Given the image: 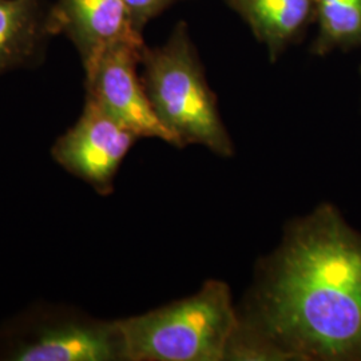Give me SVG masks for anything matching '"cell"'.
I'll return each mask as SVG.
<instances>
[{
	"mask_svg": "<svg viewBox=\"0 0 361 361\" xmlns=\"http://www.w3.org/2000/svg\"><path fill=\"white\" fill-rule=\"evenodd\" d=\"M238 320L292 361H361V233L329 204L293 221Z\"/></svg>",
	"mask_w": 361,
	"mask_h": 361,
	"instance_id": "1",
	"label": "cell"
},
{
	"mask_svg": "<svg viewBox=\"0 0 361 361\" xmlns=\"http://www.w3.org/2000/svg\"><path fill=\"white\" fill-rule=\"evenodd\" d=\"M141 66L143 86L155 114L177 147L201 145L214 154L233 155L232 138L183 20L164 44L145 47Z\"/></svg>",
	"mask_w": 361,
	"mask_h": 361,
	"instance_id": "2",
	"label": "cell"
},
{
	"mask_svg": "<svg viewBox=\"0 0 361 361\" xmlns=\"http://www.w3.org/2000/svg\"><path fill=\"white\" fill-rule=\"evenodd\" d=\"M116 322L125 361H222L238 310L229 286L210 280L195 295Z\"/></svg>",
	"mask_w": 361,
	"mask_h": 361,
	"instance_id": "3",
	"label": "cell"
},
{
	"mask_svg": "<svg viewBox=\"0 0 361 361\" xmlns=\"http://www.w3.org/2000/svg\"><path fill=\"white\" fill-rule=\"evenodd\" d=\"M0 361H125L116 322L34 304L0 325Z\"/></svg>",
	"mask_w": 361,
	"mask_h": 361,
	"instance_id": "4",
	"label": "cell"
},
{
	"mask_svg": "<svg viewBox=\"0 0 361 361\" xmlns=\"http://www.w3.org/2000/svg\"><path fill=\"white\" fill-rule=\"evenodd\" d=\"M145 40H125L106 49L85 70L86 98L140 138H157L177 147L155 114L138 74Z\"/></svg>",
	"mask_w": 361,
	"mask_h": 361,
	"instance_id": "5",
	"label": "cell"
},
{
	"mask_svg": "<svg viewBox=\"0 0 361 361\" xmlns=\"http://www.w3.org/2000/svg\"><path fill=\"white\" fill-rule=\"evenodd\" d=\"M137 140L98 104L85 98L77 122L52 145L51 157L97 193L109 195L114 190L118 170Z\"/></svg>",
	"mask_w": 361,
	"mask_h": 361,
	"instance_id": "6",
	"label": "cell"
},
{
	"mask_svg": "<svg viewBox=\"0 0 361 361\" xmlns=\"http://www.w3.org/2000/svg\"><path fill=\"white\" fill-rule=\"evenodd\" d=\"M52 37L65 35L77 49L83 71L118 42L143 40L123 0H56L50 6Z\"/></svg>",
	"mask_w": 361,
	"mask_h": 361,
	"instance_id": "7",
	"label": "cell"
},
{
	"mask_svg": "<svg viewBox=\"0 0 361 361\" xmlns=\"http://www.w3.org/2000/svg\"><path fill=\"white\" fill-rule=\"evenodd\" d=\"M47 0H0V75L42 62L49 39Z\"/></svg>",
	"mask_w": 361,
	"mask_h": 361,
	"instance_id": "8",
	"label": "cell"
},
{
	"mask_svg": "<svg viewBox=\"0 0 361 361\" xmlns=\"http://www.w3.org/2000/svg\"><path fill=\"white\" fill-rule=\"evenodd\" d=\"M255 37L265 44L271 62L313 22L314 0H233Z\"/></svg>",
	"mask_w": 361,
	"mask_h": 361,
	"instance_id": "9",
	"label": "cell"
},
{
	"mask_svg": "<svg viewBox=\"0 0 361 361\" xmlns=\"http://www.w3.org/2000/svg\"><path fill=\"white\" fill-rule=\"evenodd\" d=\"M317 37L312 51L324 56L361 46V0H314Z\"/></svg>",
	"mask_w": 361,
	"mask_h": 361,
	"instance_id": "10",
	"label": "cell"
},
{
	"mask_svg": "<svg viewBox=\"0 0 361 361\" xmlns=\"http://www.w3.org/2000/svg\"><path fill=\"white\" fill-rule=\"evenodd\" d=\"M224 360L292 361V359L283 349L238 320L229 338Z\"/></svg>",
	"mask_w": 361,
	"mask_h": 361,
	"instance_id": "11",
	"label": "cell"
},
{
	"mask_svg": "<svg viewBox=\"0 0 361 361\" xmlns=\"http://www.w3.org/2000/svg\"><path fill=\"white\" fill-rule=\"evenodd\" d=\"M134 30L142 34L143 28L158 15L178 0H123Z\"/></svg>",
	"mask_w": 361,
	"mask_h": 361,
	"instance_id": "12",
	"label": "cell"
},
{
	"mask_svg": "<svg viewBox=\"0 0 361 361\" xmlns=\"http://www.w3.org/2000/svg\"><path fill=\"white\" fill-rule=\"evenodd\" d=\"M228 1H229V4H231V3H232L233 0H228Z\"/></svg>",
	"mask_w": 361,
	"mask_h": 361,
	"instance_id": "13",
	"label": "cell"
}]
</instances>
